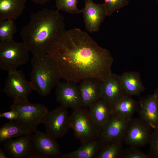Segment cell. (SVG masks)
<instances>
[{"instance_id":"1","label":"cell","mask_w":158,"mask_h":158,"mask_svg":"<svg viewBox=\"0 0 158 158\" xmlns=\"http://www.w3.org/2000/svg\"><path fill=\"white\" fill-rule=\"evenodd\" d=\"M48 54L66 81L77 83L93 78L101 81L112 73L114 59L109 51L79 28L66 30Z\"/></svg>"},{"instance_id":"2","label":"cell","mask_w":158,"mask_h":158,"mask_svg":"<svg viewBox=\"0 0 158 158\" xmlns=\"http://www.w3.org/2000/svg\"><path fill=\"white\" fill-rule=\"evenodd\" d=\"M66 31L64 17L59 11L45 8L31 14L29 23L20 34L33 56H40L48 54Z\"/></svg>"},{"instance_id":"3","label":"cell","mask_w":158,"mask_h":158,"mask_svg":"<svg viewBox=\"0 0 158 158\" xmlns=\"http://www.w3.org/2000/svg\"><path fill=\"white\" fill-rule=\"evenodd\" d=\"M30 82L32 90L40 95H49L61 79L56 65L49 54L33 56Z\"/></svg>"},{"instance_id":"4","label":"cell","mask_w":158,"mask_h":158,"mask_svg":"<svg viewBox=\"0 0 158 158\" xmlns=\"http://www.w3.org/2000/svg\"><path fill=\"white\" fill-rule=\"evenodd\" d=\"M70 126L81 145L97 139L101 128L91 116L87 108L73 109L69 116Z\"/></svg>"},{"instance_id":"5","label":"cell","mask_w":158,"mask_h":158,"mask_svg":"<svg viewBox=\"0 0 158 158\" xmlns=\"http://www.w3.org/2000/svg\"><path fill=\"white\" fill-rule=\"evenodd\" d=\"M29 51L23 42L0 41V68L8 72L17 69L28 62Z\"/></svg>"},{"instance_id":"6","label":"cell","mask_w":158,"mask_h":158,"mask_svg":"<svg viewBox=\"0 0 158 158\" xmlns=\"http://www.w3.org/2000/svg\"><path fill=\"white\" fill-rule=\"evenodd\" d=\"M32 90L30 81L26 80L21 71L8 72L3 92L13 100V103L20 104L29 101L28 98Z\"/></svg>"},{"instance_id":"7","label":"cell","mask_w":158,"mask_h":158,"mask_svg":"<svg viewBox=\"0 0 158 158\" xmlns=\"http://www.w3.org/2000/svg\"><path fill=\"white\" fill-rule=\"evenodd\" d=\"M11 109L16 111L18 116L15 120L31 130L34 133L37 130L38 125L42 123L49 111L44 105L32 104L29 102L20 104L13 103Z\"/></svg>"},{"instance_id":"8","label":"cell","mask_w":158,"mask_h":158,"mask_svg":"<svg viewBox=\"0 0 158 158\" xmlns=\"http://www.w3.org/2000/svg\"><path fill=\"white\" fill-rule=\"evenodd\" d=\"M42 123L49 136L56 140L63 137L71 129L67 108L60 105L49 111Z\"/></svg>"},{"instance_id":"9","label":"cell","mask_w":158,"mask_h":158,"mask_svg":"<svg viewBox=\"0 0 158 158\" xmlns=\"http://www.w3.org/2000/svg\"><path fill=\"white\" fill-rule=\"evenodd\" d=\"M32 150L30 158H60L62 154L56 140L37 130L31 135Z\"/></svg>"},{"instance_id":"10","label":"cell","mask_w":158,"mask_h":158,"mask_svg":"<svg viewBox=\"0 0 158 158\" xmlns=\"http://www.w3.org/2000/svg\"><path fill=\"white\" fill-rule=\"evenodd\" d=\"M151 128L139 117L129 121L123 138V141L128 146L138 148L149 144L152 134Z\"/></svg>"},{"instance_id":"11","label":"cell","mask_w":158,"mask_h":158,"mask_svg":"<svg viewBox=\"0 0 158 158\" xmlns=\"http://www.w3.org/2000/svg\"><path fill=\"white\" fill-rule=\"evenodd\" d=\"M77 83L66 81L56 86V99L61 105L73 109L83 107L79 87Z\"/></svg>"},{"instance_id":"12","label":"cell","mask_w":158,"mask_h":158,"mask_svg":"<svg viewBox=\"0 0 158 158\" xmlns=\"http://www.w3.org/2000/svg\"><path fill=\"white\" fill-rule=\"evenodd\" d=\"M138 102L136 112L139 117L152 129L158 128V87L152 94L141 98Z\"/></svg>"},{"instance_id":"13","label":"cell","mask_w":158,"mask_h":158,"mask_svg":"<svg viewBox=\"0 0 158 158\" xmlns=\"http://www.w3.org/2000/svg\"><path fill=\"white\" fill-rule=\"evenodd\" d=\"M82 9L86 30L90 33L98 32L107 16L103 4H96L93 0H84Z\"/></svg>"},{"instance_id":"14","label":"cell","mask_w":158,"mask_h":158,"mask_svg":"<svg viewBox=\"0 0 158 158\" xmlns=\"http://www.w3.org/2000/svg\"><path fill=\"white\" fill-rule=\"evenodd\" d=\"M130 119L112 114L101 129L98 139L101 142L123 140L124 133Z\"/></svg>"},{"instance_id":"15","label":"cell","mask_w":158,"mask_h":158,"mask_svg":"<svg viewBox=\"0 0 158 158\" xmlns=\"http://www.w3.org/2000/svg\"><path fill=\"white\" fill-rule=\"evenodd\" d=\"M101 98L112 106L126 95L119 75L111 73L101 81Z\"/></svg>"},{"instance_id":"16","label":"cell","mask_w":158,"mask_h":158,"mask_svg":"<svg viewBox=\"0 0 158 158\" xmlns=\"http://www.w3.org/2000/svg\"><path fill=\"white\" fill-rule=\"evenodd\" d=\"M3 144L2 148L8 157L30 158L32 150L31 135L10 139Z\"/></svg>"},{"instance_id":"17","label":"cell","mask_w":158,"mask_h":158,"mask_svg":"<svg viewBox=\"0 0 158 158\" xmlns=\"http://www.w3.org/2000/svg\"><path fill=\"white\" fill-rule=\"evenodd\" d=\"M79 86L83 107H88L93 102L101 98V81L93 78L84 79Z\"/></svg>"},{"instance_id":"18","label":"cell","mask_w":158,"mask_h":158,"mask_svg":"<svg viewBox=\"0 0 158 158\" xmlns=\"http://www.w3.org/2000/svg\"><path fill=\"white\" fill-rule=\"evenodd\" d=\"M121 83L126 95L139 96L145 90L140 73L137 71H126L119 75Z\"/></svg>"},{"instance_id":"19","label":"cell","mask_w":158,"mask_h":158,"mask_svg":"<svg viewBox=\"0 0 158 158\" xmlns=\"http://www.w3.org/2000/svg\"><path fill=\"white\" fill-rule=\"evenodd\" d=\"M26 0H0V20H16L23 13Z\"/></svg>"},{"instance_id":"20","label":"cell","mask_w":158,"mask_h":158,"mask_svg":"<svg viewBox=\"0 0 158 158\" xmlns=\"http://www.w3.org/2000/svg\"><path fill=\"white\" fill-rule=\"evenodd\" d=\"M34 132L30 129L14 120L3 124L0 128V143L14 138L31 135Z\"/></svg>"},{"instance_id":"21","label":"cell","mask_w":158,"mask_h":158,"mask_svg":"<svg viewBox=\"0 0 158 158\" xmlns=\"http://www.w3.org/2000/svg\"><path fill=\"white\" fill-rule=\"evenodd\" d=\"M87 108L101 129L113 114L112 106L101 98L93 102Z\"/></svg>"},{"instance_id":"22","label":"cell","mask_w":158,"mask_h":158,"mask_svg":"<svg viewBox=\"0 0 158 158\" xmlns=\"http://www.w3.org/2000/svg\"><path fill=\"white\" fill-rule=\"evenodd\" d=\"M101 147L97 139L82 144L76 150L62 153L60 158H96Z\"/></svg>"},{"instance_id":"23","label":"cell","mask_w":158,"mask_h":158,"mask_svg":"<svg viewBox=\"0 0 158 158\" xmlns=\"http://www.w3.org/2000/svg\"><path fill=\"white\" fill-rule=\"evenodd\" d=\"M138 102L125 95L112 106L113 114L121 117L130 119L137 112Z\"/></svg>"},{"instance_id":"24","label":"cell","mask_w":158,"mask_h":158,"mask_svg":"<svg viewBox=\"0 0 158 158\" xmlns=\"http://www.w3.org/2000/svg\"><path fill=\"white\" fill-rule=\"evenodd\" d=\"M100 142L101 147L96 158H121L123 140Z\"/></svg>"},{"instance_id":"25","label":"cell","mask_w":158,"mask_h":158,"mask_svg":"<svg viewBox=\"0 0 158 158\" xmlns=\"http://www.w3.org/2000/svg\"><path fill=\"white\" fill-rule=\"evenodd\" d=\"M14 20L7 19L0 20V41H7L13 40V36L17 32Z\"/></svg>"},{"instance_id":"26","label":"cell","mask_w":158,"mask_h":158,"mask_svg":"<svg viewBox=\"0 0 158 158\" xmlns=\"http://www.w3.org/2000/svg\"><path fill=\"white\" fill-rule=\"evenodd\" d=\"M78 0H56L55 4L57 10L63 11L71 14H79L82 10L77 7Z\"/></svg>"},{"instance_id":"27","label":"cell","mask_w":158,"mask_h":158,"mask_svg":"<svg viewBox=\"0 0 158 158\" xmlns=\"http://www.w3.org/2000/svg\"><path fill=\"white\" fill-rule=\"evenodd\" d=\"M129 0H104L103 4L107 15L111 16L116 11L127 6Z\"/></svg>"},{"instance_id":"28","label":"cell","mask_w":158,"mask_h":158,"mask_svg":"<svg viewBox=\"0 0 158 158\" xmlns=\"http://www.w3.org/2000/svg\"><path fill=\"white\" fill-rule=\"evenodd\" d=\"M121 158H151L149 154L142 152L139 148L132 146L123 149Z\"/></svg>"},{"instance_id":"29","label":"cell","mask_w":158,"mask_h":158,"mask_svg":"<svg viewBox=\"0 0 158 158\" xmlns=\"http://www.w3.org/2000/svg\"><path fill=\"white\" fill-rule=\"evenodd\" d=\"M148 154L151 158H158V128L152 132Z\"/></svg>"},{"instance_id":"30","label":"cell","mask_w":158,"mask_h":158,"mask_svg":"<svg viewBox=\"0 0 158 158\" xmlns=\"http://www.w3.org/2000/svg\"><path fill=\"white\" fill-rule=\"evenodd\" d=\"M9 111L0 113V117H4L10 121L16 120L18 116L17 112L15 110L11 109Z\"/></svg>"},{"instance_id":"31","label":"cell","mask_w":158,"mask_h":158,"mask_svg":"<svg viewBox=\"0 0 158 158\" xmlns=\"http://www.w3.org/2000/svg\"><path fill=\"white\" fill-rule=\"evenodd\" d=\"M9 157L3 148H0V158H8Z\"/></svg>"},{"instance_id":"32","label":"cell","mask_w":158,"mask_h":158,"mask_svg":"<svg viewBox=\"0 0 158 158\" xmlns=\"http://www.w3.org/2000/svg\"><path fill=\"white\" fill-rule=\"evenodd\" d=\"M36 4L43 5L51 0H31Z\"/></svg>"},{"instance_id":"33","label":"cell","mask_w":158,"mask_h":158,"mask_svg":"<svg viewBox=\"0 0 158 158\" xmlns=\"http://www.w3.org/2000/svg\"></svg>"},{"instance_id":"34","label":"cell","mask_w":158,"mask_h":158,"mask_svg":"<svg viewBox=\"0 0 158 158\" xmlns=\"http://www.w3.org/2000/svg\"></svg>"}]
</instances>
